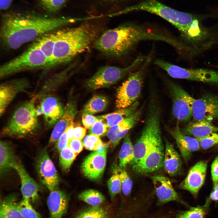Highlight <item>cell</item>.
I'll use <instances>...</instances> for the list:
<instances>
[{
    "instance_id": "obj_39",
    "label": "cell",
    "mask_w": 218,
    "mask_h": 218,
    "mask_svg": "<svg viewBox=\"0 0 218 218\" xmlns=\"http://www.w3.org/2000/svg\"><path fill=\"white\" fill-rule=\"evenodd\" d=\"M19 207L23 218H41L39 213L32 206L29 201L22 199Z\"/></svg>"
},
{
    "instance_id": "obj_56",
    "label": "cell",
    "mask_w": 218,
    "mask_h": 218,
    "mask_svg": "<svg viewBox=\"0 0 218 218\" xmlns=\"http://www.w3.org/2000/svg\"><path fill=\"white\" fill-rule=\"evenodd\" d=\"M193 25H194V24H193ZM193 28H192V29H193Z\"/></svg>"
},
{
    "instance_id": "obj_13",
    "label": "cell",
    "mask_w": 218,
    "mask_h": 218,
    "mask_svg": "<svg viewBox=\"0 0 218 218\" xmlns=\"http://www.w3.org/2000/svg\"><path fill=\"white\" fill-rule=\"evenodd\" d=\"M31 87L29 80L23 78L3 82L0 86V116L5 113L7 107L20 93L26 91Z\"/></svg>"
},
{
    "instance_id": "obj_12",
    "label": "cell",
    "mask_w": 218,
    "mask_h": 218,
    "mask_svg": "<svg viewBox=\"0 0 218 218\" xmlns=\"http://www.w3.org/2000/svg\"><path fill=\"white\" fill-rule=\"evenodd\" d=\"M172 101V112L179 121L186 122L193 117V106L195 99L181 87L172 81L168 82Z\"/></svg>"
},
{
    "instance_id": "obj_14",
    "label": "cell",
    "mask_w": 218,
    "mask_h": 218,
    "mask_svg": "<svg viewBox=\"0 0 218 218\" xmlns=\"http://www.w3.org/2000/svg\"><path fill=\"white\" fill-rule=\"evenodd\" d=\"M193 110L194 121L218 119V97L208 93L195 99Z\"/></svg>"
},
{
    "instance_id": "obj_2",
    "label": "cell",
    "mask_w": 218,
    "mask_h": 218,
    "mask_svg": "<svg viewBox=\"0 0 218 218\" xmlns=\"http://www.w3.org/2000/svg\"><path fill=\"white\" fill-rule=\"evenodd\" d=\"M161 34L131 24L121 25L104 31L94 42V46L104 55L118 58L128 53L139 42L161 41Z\"/></svg>"
},
{
    "instance_id": "obj_47",
    "label": "cell",
    "mask_w": 218,
    "mask_h": 218,
    "mask_svg": "<svg viewBox=\"0 0 218 218\" xmlns=\"http://www.w3.org/2000/svg\"><path fill=\"white\" fill-rule=\"evenodd\" d=\"M69 139L66 131L61 135L55 144V148L59 152L68 146Z\"/></svg>"
},
{
    "instance_id": "obj_42",
    "label": "cell",
    "mask_w": 218,
    "mask_h": 218,
    "mask_svg": "<svg viewBox=\"0 0 218 218\" xmlns=\"http://www.w3.org/2000/svg\"><path fill=\"white\" fill-rule=\"evenodd\" d=\"M83 143L86 149L94 151L97 150L103 143L99 136L92 134L86 136Z\"/></svg>"
},
{
    "instance_id": "obj_50",
    "label": "cell",
    "mask_w": 218,
    "mask_h": 218,
    "mask_svg": "<svg viewBox=\"0 0 218 218\" xmlns=\"http://www.w3.org/2000/svg\"><path fill=\"white\" fill-rule=\"evenodd\" d=\"M210 201H218V180L213 183V188L209 197L207 198Z\"/></svg>"
},
{
    "instance_id": "obj_9",
    "label": "cell",
    "mask_w": 218,
    "mask_h": 218,
    "mask_svg": "<svg viewBox=\"0 0 218 218\" xmlns=\"http://www.w3.org/2000/svg\"><path fill=\"white\" fill-rule=\"evenodd\" d=\"M143 60V57L139 56L131 64L125 68L110 65L101 67L86 81L85 87L91 91L109 87L130 72Z\"/></svg>"
},
{
    "instance_id": "obj_22",
    "label": "cell",
    "mask_w": 218,
    "mask_h": 218,
    "mask_svg": "<svg viewBox=\"0 0 218 218\" xmlns=\"http://www.w3.org/2000/svg\"><path fill=\"white\" fill-rule=\"evenodd\" d=\"M168 131L175 140L181 156L186 162L190 160L192 152L200 149V146L197 139L183 134L178 124Z\"/></svg>"
},
{
    "instance_id": "obj_30",
    "label": "cell",
    "mask_w": 218,
    "mask_h": 218,
    "mask_svg": "<svg viewBox=\"0 0 218 218\" xmlns=\"http://www.w3.org/2000/svg\"><path fill=\"white\" fill-rule=\"evenodd\" d=\"M16 199L12 194L5 197L0 203V214L8 218H23Z\"/></svg>"
},
{
    "instance_id": "obj_45",
    "label": "cell",
    "mask_w": 218,
    "mask_h": 218,
    "mask_svg": "<svg viewBox=\"0 0 218 218\" xmlns=\"http://www.w3.org/2000/svg\"><path fill=\"white\" fill-rule=\"evenodd\" d=\"M99 120L97 116L92 114L83 113L82 116V122L86 129H90L97 121Z\"/></svg>"
},
{
    "instance_id": "obj_20",
    "label": "cell",
    "mask_w": 218,
    "mask_h": 218,
    "mask_svg": "<svg viewBox=\"0 0 218 218\" xmlns=\"http://www.w3.org/2000/svg\"><path fill=\"white\" fill-rule=\"evenodd\" d=\"M152 180L158 204L163 205L173 201L184 203L174 189L169 178L162 175H155L152 177Z\"/></svg>"
},
{
    "instance_id": "obj_11",
    "label": "cell",
    "mask_w": 218,
    "mask_h": 218,
    "mask_svg": "<svg viewBox=\"0 0 218 218\" xmlns=\"http://www.w3.org/2000/svg\"><path fill=\"white\" fill-rule=\"evenodd\" d=\"M35 166L39 180L50 192L58 189L60 178L55 166L48 154L47 147L37 153Z\"/></svg>"
},
{
    "instance_id": "obj_28",
    "label": "cell",
    "mask_w": 218,
    "mask_h": 218,
    "mask_svg": "<svg viewBox=\"0 0 218 218\" xmlns=\"http://www.w3.org/2000/svg\"><path fill=\"white\" fill-rule=\"evenodd\" d=\"M76 64H72L63 71L47 81L43 85L41 89L34 96L37 100H40L43 97L50 94V92L56 89L59 85L68 78L69 75L77 70L75 69Z\"/></svg>"
},
{
    "instance_id": "obj_29",
    "label": "cell",
    "mask_w": 218,
    "mask_h": 218,
    "mask_svg": "<svg viewBox=\"0 0 218 218\" xmlns=\"http://www.w3.org/2000/svg\"><path fill=\"white\" fill-rule=\"evenodd\" d=\"M139 105V102L137 101L127 107L118 109L114 112L97 117L98 119L104 121L109 128L130 116L137 110Z\"/></svg>"
},
{
    "instance_id": "obj_8",
    "label": "cell",
    "mask_w": 218,
    "mask_h": 218,
    "mask_svg": "<svg viewBox=\"0 0 218 218\" xmlns=\"http://www.w3.org/2000/svg\"><path fill=\"white\" fill-rule=\"evenodd\" d=\"M152 54H150L138 70L130 74L117 89L115 101L117 108L127 107L137 101L141 93L144 75L151 61Z\"/></svg>"
},
{
    "instance_id": "obj_41",
    "label": "cell",
    "mask_w": 218,
    "mask_h": 218,
    "mask_svg": "<svg viewBox=\"0 0 218 218\" xmlns=\"http://www.w3.org/2000/svg\"><path fill=\"white\" fill-rule=\"evenodd\" d=\"M119 172L121 182V190L123 194L125 195H129L130 193L132 186V181L124 169L118 167L117 169Z\"/></svg>"
},
{
    "instance_id": "obj_33",
    "label": "cell",
    "mask_w": 218,
    "mask_h": 218,
    "mask_svg": "<svg viewBox=\"0 0 218 218\" xmlns=\"http://www.w3.org/2000/svg\"><path fill=\"white\" fill-rule=\"evenodd\" d=\"M108 104V100L104 96L94 95L84 106L83 113L92 115L102 112L106 108Z\"/></svg>"
},
{
    "instance_id": "obj_1",
    "label": "cell",
    "mask_w": 218,
    "mask_h": 218,
    "mask_svg": "<svg viewBox=\"0 0 218 218\" xmlns=\"http://www.w3.org/2000/svg\"><path fill=\"white\" fill-rule=\"evenodd\" d=\"M79 21L81 18L49 17L31 12H8L1 19V41L6 48L16 49L46 33Z\"/></svg>"
},
{
    "instance_id": "obj_51",
    "label": "cell",
    "mask_w": 218,
    "mask_h": 218,
    "mask_svg": "<svg viewBox=\"0 0 218 218\" xmlns=\"http://www.w3.org/2000/svg\"><path fill=\"white\" fill-rule=\"evenodd\" d=\"M13 0H0V8L1 10H5L8 9Z\"/></svg>"
},
{
    "instance_id": "obj_49",
    "label": "cell",
    "mask_w": 218,
    "mask_h": 218,
    "mask_svg": "<svg viewBox=\"0 0 218 218\" xmlns=\"http://www.w3.org/2000/svg\"><path fill=\"white\" fill-rule=\"evenodd\" d=\"M86 132V129L80 126L74 127L73 134V139L81 140L85 136Z\"/></svg>"
},
{
    "instance_id": "obj_7",
    "label": "cell",
    "mask_w": 218,
    "mask_h": 218,
    "mask_svg": "<svg viewBox=\"0 0 218 218\" xmlns=\"http://www.w3.org/2000/svg\"><path fill=\"white\" fill-rule=\"evenodd\" d=\"M51 67L50 63L35 42L24 52L5 63L0 68V78L18 73Z\"/></svg>"
},
{
    "instance_id": "obj_31",
    "label": "cell",
    "mask_w": 218,
    "mask_h": 218,
    "mask_svg": "<svg viewBox=\"0 0 218 218\" xmlns=\"http://www.w3.org/2000/svg\"><path fill=\"white\" fill-rule=\"evenodd\" d=\"M56 31L46 33L37 39L35 42L53 66V56L56 40Z\"/></svg>"
},
{
    "instance_id": "obj_19",
    "label": "cell",
    "mask_w": 218,
    "mask_h": 218,
    "mask_svg": "<svg viewBox=\"0 0 218 218\" xmlns=\"http://www.w3.org/2000/svg\"><path fill=\"white\" fill-rule=\"evenodd\" d=\"M106 154H100L95 151L85 158L81 167L84 176L92 180L101 177L106 166Z\"/></svg>"
},
{
    "instance_id": "obj_57",
    "label": "cell",
    "mask_w": 218,
    "mask_h": 218,
    "mask_svg": "<svg viewBox=\"0 0 218 218\" xmlns=\"http://www.w3.org/2000/svg\"></svg>"
},
{
    "instance_id": "obj_35",
    "label": "cell",
    "mask_w": 218,
    "mask_h": 218,
    "mask_svg": "<svg viewBox=\"0 0 218 218\" xmlns=\"http://www.w3.org/2000/svg\"><path fill=\"white\" fill-rule=\"evenodd\" d=\"M77 155L68 146L59 152V163L63 171L66 172L69 170Z\"/></svg>"
},
{
    "instance_id": "obj_36",
    "label": "cell",
    "mask_w": 218,
    "mask_h": 218,
    "mask_svg": "<svg viewBox=\"0 0 218 218\" xmlns=\"http://www.w3.org/2000/svg\"><path fill=\"white\" fill-rule=\"evenodd\" d=\"M208 206L205 204L203 206L191 207L188 210L179 212L176 218H204Z\"/></svg>"
},
{
    "instance_id": "obj_3",
    "label": "cell",
    "mask_w": 218,
    "mask_h": 218,
    "mask_svg": "<svg viewBox=\"0 0 218 218\" xmlns=\"http://www.w3.org/2000/svg\"><path fill=\"white\" fill-rule=\"evenodd\" d=\"M100 29L99 24L87 21L57 30L53 66L68 62L85 51L98 38Z\"/></svg>"
},
{
    "instance_id": "obj_32",
    "label": "cell",
    "mask_w": 218,
    "mask_h": 218,
    "mask_svg": "<svg viewBox=\"0 0 218 218\" xmlns=\"http://www.w3.org/2000/svg\"><path fill=\"white\" fill-rule=\"evenodd\" d=\"M118 157L119 167L123 168H124L128 164H130L134 159V145L128 134L124 137Z\"/></svg>"
},
{
    "instance_id": "obj_5",
    "label": "cell",
    "mask_w": 218,
    "mask_h": 218,
    "mask_svg": "<svg viewBox=\"0 0 218 218\" xmlns=\"http://www.w3.org/2000/svg\"><path fill=\"white\" fill-rule=\"evenodd\" d=\"M160 113L157 102L152 99L140 135L134 145V158L130 163L132 165L140 161L152 147L162 140Z\"/></svg>"
},
{
    "instance_id": "obj_6",
    "label": "cell",
    "mask_w": 218,
    "mask_h": 218,
    "mask_svg": "<svg viewBox=\"0 0 218 218\" xmlns=\"http://www.w3.org/2000/svg\"><path fill=\"white\" fill-rule=\"evenodd\" d=\"M139 11H147L159 16L187 36L194 20L197 19L191 14L177 10L156 0H146L128 6L118 14Z\"/></svg>"
},
{
    "instance_id": "obj_17",
    "label": "cell",
    "mask_w": 218,
    "mask_h": 218,
    "mask_svg": "<svg viewBox=\"0 0 218 218\" xmlns=\"http://www.w3.org/2000/svg\"><path fill=\"white\" fill-rule=\"evenodd\" d=\"M207 166L206 161L200 160L197 162L190 169L179 187L197 196L205 182Z\"/></svg>"
},
{
    "instance_id": "obj_37",
    "label": "cell",
    "mask_w": 218,
    "mask_h": 218,
    "mask_svg": "<svg viewBox=\"0 0 218 218\" xmlns=\"http://www.w3.org/2000/svg\"><path fill=\"white\" fill-rule=\"evenodd\" d=\"M68 0H38L39 5L46 12L55 13L65 5Z\"/></svg>"
},
{
    "instance_id": "obj_53",
    "label": "cell",
    "mask_w": 218,
    "mask_h": 218,
    "mask_svg": "<svg viewBox=\"0 0 218 218\" xmlns=\"http://www.w3.org/2000/svg\"><path fill=\"white\" fill-rule=\"evenodd\" d=\"M74 128V123H73L66 130L69 140L73 139Z\"/></svg>"
},
{
    "instance_id": "obj_43",
    "label": "cell",
    "mask_w": 218,
    "mask_h": 218,
    "mask_svg": "<svg viewBox=\"0 0 218 218\" xmlns=\"http://www.w3.org/2000/svg\"><path fill=\"white\" fill-rule=\"evenodd\" d=\"M197 139L201 147L203 149L206 150L218 144V134L213 132Z\"/></svg>"
},
{
    "instance_id": "obj_15",
    "label": "cell",
    "mask_w": 218,
    "mask_h": 218,
    "mask_svg": "<svg viewBox=\"0 0 218 218\" xmlns=\"http://www.w3.org/2000/svg\"><path fill=\"white\" fill-rule=\"evenodd\" d=\"M164 147L162 140L152 147L138 163L133 165L138 174H145L156 171L163 166Z\"/></svg>"
},
{
    "instance_id": "obj_34",
    "label": "cell",
    "mask_w": 218,
    "mask_h": 218,
    "mask_svg": "<svg viewBox=\"0 0 218 218\" xmlns=\"http://www.w3.org/2000/svg\"><path fill=\"white\" fill-rule=\"evenodd\" d=\"M78 198L92 206H99L105 200L104 196L101 192L92 189L82 192L79 195Z\"/></svg>"
},
{
    "instance_id": "obj_48",
    "label": "cell",
    "mask_w": 218,
    "mask_h": 218,
    "mask_svg": "<svg viewBox=\"0 0 218 218\" xmlns=\"http://www.w3.org/2000/svg\"><path fill=\"white\" fill-rule=\"evenodd\" d=\"M211 170L212 180L214 183L218 180V156L213 161Z\"/></svg>"
},
{
    "instance_id": "obj_54",
    "label": "cell",
    "mask_w": 218,
    "mask_h": 218,
    "mask_svg": "<svg viewBox=\"0 0 218 218\" xmlns=\"http://www.w3.org/2000/svg\"><path fill=\"white\" fill-rule=\"evenodd\" d=\"M105 1L108 2H115L119 1H121L123 0H104Z\"/></svg>"
},
{
    "instance_id": "obj_21",
    "label": "cell",
    "mask_w": 218,
    "mask_h": 218,
    "mask_svg": "<svg viewBox=\"0 0 218 218\" xmlns=\"http://www.w3.org/2000/svg\"><path fill=\"white\" fill-rule=\"evenodd\" d=\"M20 177L21 186V191L22 199L34 202L39 198V187L30 176L20 161L14 167Z\"/></svg>"
},
{
    "instance_id": "obj_24",
    "label": "cell",
    "mask_w": 218,
    "mask_h": 218,
    "mask_svg": "<svg viewBox=\"0 0 218 218\" xmlns=\"http://www.w3.org/2000/svg\"><path fill=\"white\" fill-rule=\"evenodd\" d=\"M16 156L14 148L10 142L1 140L0 142V174L2 177L20 161Z\"/></svg>"
},
{
    "instance_id": "obj_25",
    "label": "cell",
    "mask_w": 218,
    "mask_h": 218,
    "mask_svg": "<svg viewBox=\"0 0 218 218\" xmlns=\"http://www.w3.org/2000/svg\"><path fill=\"white\" fill-rule=\"evenodd\" d=\"M163 166L166 172L170 176L178 174L180 171L182 164L180 156L173 144L165 140Z\"/></svg>"
},
{
    "instance_id": "obj_18",
    "label": "cell",
    "mask_w": 218,
    "mask_h": 218,
    "mask_svg": "<svg viewBox=\"0 0 218 218\" xmlns=\"http://www.w3.org/2000/svg\"><path fill=\"white\" fill-rule=\"evenodd\" d=\"M77 112L75 103L69 100L64 107L61 117L54 127L48 142V147L55 145L61 135L74 123Z\"/></svg>"
},
{
    "instance_id": "obj_26",
    "label": "cell",
    "mask_w": 218,
    "mask_h": 218,
    "mask_svg": "<svg viewBox=\"0 0 218 218\" xmlns=\"http://www.w3.org/2000/svg\"><path fill=\"white\" fill-rule=\"evenodd\" d=\"M212 120H204L190 122L180 129L182 133L187 136H192L198 139L218 131V127L212 123Z\"/></svg>"
},
{
    "instance_id": "obj_27",
    "label": "cell",
    "mask_w": 218,
    "mask_h": 218,
    "mask_svg": "<svg viewBox=\"0 0 218 218\" xmlns=\"http://www.w3.org/2000/svg\"><path fill=\"white\" fill-rule=\"evenodd\" d=\"M141 114V110H137L130 116L108 128L106 134L114 147L119 143L117 139V134L124 131L129 130L132 128L139 120Z\"/></svg>"
},
{
    "instance_id": "obj_10",
    "label": "cell",
    "mask_w": 218,
    "mask_h": 218,
    "mask_svg": "<svg viewBox=\"0 0 218 218\" xmlns=\"http://www.w3.org/2000/svg\"><path fill=\"white\" fill-rule=\"evenodd\" d=\"M154 63L174 78L218 84L216 71L203 68H186L161 59L156 60Z\"/></svg>"
},
{
    "instance_id": "obj_55",
    "label": "cell",
    "mask_w": 218,
    "mask_h": 218,
    "mask_svg": "<svg viewBox=\"0 0 218 218\" xmlns=\"http://www.w3.org/2000/svg\"><path fill=\"white\" fill-rule=\"evenodd\" d=\"M0 218H8L6 217L5 216H4L2 214H0Z\"/></svg>"
},
{
    "instance_id": "obj_16",
    "label": "cell",
    "mask_w": 218,
    "mask_h": 218,
    "mask_svg": "<svg viewBox=\"0 0 218 218\" xmlns=\"http://www.w3.org/2000/svg\"><path fill=\"white\" fill-rule=\"evenodd\" d=\"M40 108L46 129L54 127L61 117L63 107L56 96L48 94L40 100Z\"/></svg>"
},
{
    "instance_id": "obj_44",
    "label": "cell",
    "mask_w": 218,
    "mask_h": 218,
    "mask_svg": "<svg viewBox=\"0 0 218 218\" xmlns=\"http://www.w3.org/2000/svg\"><path fill=\"white\" fill-rule=\"evenodd\" d=\"M108 129L105 122L103 120L99 119L89 129L88 132L89 134L100 137L106 134Z\"/></svg>"
},
{
    "instance_id": "obj_52",
    "label": "cell",
    "mask_w": 218,
    "mask_h": 218,
    "mask_svg": "<svg viewBox=\"0 0 218 218\" xmlns=\"http://www.w3.org/2000/svg\"><path fill=\"white\" fill-rule=\"evenodd\" d=\"M110 143V141L108 143H103L98 149L95 151L100 154H107V148Z\"/></svg>"
},
{
    "instance_id": "obj_4",
    "label": "cell",
    "mask_w": 218,
    "mask_h": 218,
    "mask_svg": "<svg viewBox=\"0 0 218 218\" xmlns=\"http://www.w3.org/2000/svg\"><path fill=\"white\" fill-rule=\"evenodd\" d=\"M37 101L33 96L18 107L2 128L1 136L21 139L36 133L40 127L35 105Z\"/></svg>"
},
{
    "instance_id": "obj_23",
    "label": "cell",
    "mask_w": 218,
    "mask_h": 218,
    "mask_svg": "<svg viewBox=\"0 0 218 218\" xmlns=\"http://www.w3.org/2000/svg\"><path fill=\"white\" fill-rule=\"evenodd\" d=\"M68 198L63 191L58 189L50 192L47 200L50 218H62L66 213Z\"/></svg>"
},
{
    "instance_id": "obj_46",
    "label": "cell",
    "mask_w": 218,
    "mask_h": 218,
    "mask_svg": "<svg viewBox=\"0 0 218 218\" xmlns=\"http://www.w3.org/2000/svg\"><path fill=\"white\" fill-rule=\"evenodd\" d=\"M68 146L77 155L82 150L84 146L81 140L74 138L69 140Z\"/></svg>"
},
{
    "instance_id": "obj_40",
    "label": "cell",
    "mask_w": 218,
    "mask_h": 218,
    "mask_svg": "<svg viewBox=\"0 0 218 218\" xmlns=\"http://www.w3.org/2000/svg\"><path fill=\"white\" fill-rule=\"evenodd\" d=\"M108 181L107 185L110 195L111 199L121 190V182L120 175L116 171Z\"/></svg>"
},
{
    "instance_id": "obj_38",
    "label": "cell",
    "mask_w": 218,
    "mask_h": 218,
    "mask_svg": "<svg viewBox=\"0 0 218 218\" xmlns=\"http://www.w3.org/2000/svg\"><path fill=\"white\" fill-rule=\"evenodd\" d=\"M75 218H108V215L102 207L92 206L79 213Z\"/></svg>"
}]
</instances>
